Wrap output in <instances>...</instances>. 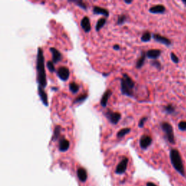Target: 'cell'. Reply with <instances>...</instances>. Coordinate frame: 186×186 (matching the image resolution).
<instances>
[{"mask_svg":"<svg viewBox=\"0 0 186 186\" xmlns=\"http://www.w3.org/2000/svg\"><path fill=\"white\" fill-rule=\"evenodd\" d=\"M146 57H148L150 59L156 60L159 56L162 55V51L160 50H156V49H153L150 50L145 53Z\"/></svg>","mask_w":186,"mask_h":186,"instance_id":"cell-11","label":"cell"},{"mask_svg":"<svg viewBox=\"0 0 186 186\" xmlns=\"http://www.w3.org/2000/svg\"><path fill=\"white\" fill-rule=\"evenodd\" d=\"M151 66H154V67L157 68L158 70L162 69V65H161V63L159 62V61L156 60H154L151 61Z\"/></svg>","mask_w":186,"mask_h":186,"instance_id":"cell-26","label":"cell"},{"mask_svg":"<svg viewBox=\"0 0 186 186\" xmlns=\"http://www.w3.org/2000/svg\"><path fill=\"white\" fill-rule=\"evenodd\" d=\"M178 128L181 131H186V122L185 121H181L178 124Z\"/></svg>","mask_w":186,"mask_h":186,"instance_id":"cell-27","label":"cell"},{"mask_svg":"<svg viewBox=\"0 0 186 186\" xmlns=\"http://www.w3.org/2000/svg\"><path fill=\"white\" fill-rule=\"evenodd\" d=\"M81 26H82L84 31L86 32V33H89L91 31V24H90V21L87 16L83 18L82 21H81Z\"/></svg>","mask_w":186,"mask_h":186,"instance_id":"cell-9","label":"cell"},{"mask_svg":"<svg viewBox=\"0 0 186 186\" xmlns=\"http://www.w3.org/2000/svg\"><path fill=\"white\" fill-rule=\"evenodd\" d=\"M182 3L186 5V0H182Z\"/></svg>","mask_w":186,"mask_h":186,"instance_id":"cell-33","label":"cell"},{"mask_svg":"<svg viewBox=\"0 0 186 186\" xmlns=\"http://www.w3.org/2000/svg\"><path fill=\"white\" fill-rule=\"evenodd\" d=\"M113 50H120V46L118 44H115V45H113Z\"/></svg>","mask_w":186,"mask_h":186,"instance_id":"cell-30","label":"cell"},{"mask_svg":"<svg viewBox=\"0 0 186 186\" xmlns=\"http://www.w3.org/2000/svg\"><path fill=\"white\" fill-rule=\"evenodd\" d=\"M69 89L71 90V92L72 93H77L79 92V86L77 83L75 82H71L69 84Z\"/></svg>","mask_w":186,"mask_h":186,"instance_id":"cell-22","label":"cell"},{"mask_svg":"<svg viewBox=\"0 0 186 186\" xmlns=\"http://www.w3.org/2000/svg\"><path fill=\"white\" fill-rule=\"evenodd\" d=\"M145 58H146L145 52H141V55H140V58H139L138 60H137V62H136V68H137L140 69V68H141L142 66H143L144 64H145Z\"/></svg>","mask_w":186,"mask_h":186,"instance_id":"cell-16","label":"cell"},{"mask_svg":"<svg viewBox=\"0 0 186 186\" xmlns=\"http://www.w3.org/2000/svg\"><path fill=\"white\" fill-rule=\"evenodd\" d=\"M70 146V142L68 140L66 139H63L60 141L59 144V149L61 151H66L69 148Z\"/></svg>","mask_w":186,"mask_h":186,"instance_id":"cell-15","label":"cell"},{"mask_svg":"<svg viewBox=\"0 0 186 186\" xmlns=\"http://www.w3.org/2000/svg\"><path fill=\"white\" fill-rule=\"evenodd\" d=\"M153 38L155 41H158V42L161 43V44H163L166 46H170L171 44V40H169V39L167 37H164L163 36L160 35L158 34H153Z\"/></svg>","mask_w":186,"mask_h":186,"instance_id":"cell-7","label":"cell"},{"mask_svg":"<svg viewBox=\"0 0 186 186\" xmlns=\"http://www.w3.org/2000/svg\"><path fill=\"white\" fill-rule=\"evenodd\" d=\"M111 95H112V91L111 90H108L105 92L100 100V105L102 107L106 108V106H107L108 101L109 100L110 97H111Z\"/></svg>","mask_w":186,"mask_h":186,"instance_id":"cell-10","label":"cell"},{"mask_svg":"<svg viewBox=\"0 0 186 186\" xmlns=\"http://www.w3.org/2000/svg\"><path fill=\"white\" fill-rule=\"evenodd\" d=\"M72 2L75 3L77 6H79V8L83 9V10H86V9H87V6H86V5L84 2H83L82 1H73V2Z\"/></svg>","mask_w":186,"mask_h":186,"instance_id":"cell-25","label":"cell"},{"mask_svg":"<svg viewBox=\"0 0 186 186\" xmlns=\"http://www.w3.org/2000/svg\"><path fill=\"white\" fill-rule=\"evenodd\" d=\"M127 17L126 15H121L118 17V19H117V25H123L124 23L126 22L127 21Z\"/></svg>","mask_w":186,"mask_h":186,"instance_id":"cell-24","label":"cell"},{"mask_svg":"<svg viewBox=\"0 0 186 186\" xmlns=\"http://www.w3.org/2000/svg\"><path fill=\"white\" fill-rule=\"evenodd\" d=\"M161 127H162V129L163 130L164 134H165L166 138H167L168 141L171 144H175V134L172 126L169 123L164 122L161 124Z\"/></svg>","mask_w":186,"mask_h":186,"instance_id":"cell-3","label":"cell"},{"mask_svg":"<svg viewBox=\"0 0 186 186\" xmlns=\"http://www.w3.org/2000/svg\"><path fill=\"white\" fill-rule=\"evenodd\" d=\"M169 156H170L171 163L175 169L180 175L184 176L185 175V171H184L183 163H182L180 152L177 149H171L170 151V153H169Z\"/></svg>","mask_w":186,"mask_h":186,"instance_id":"cell-2","label":"cell"},{"mask_svg":"<svg viewBox=\"0 0 186 186\" xmlns=\"http://www.w3.org/2000/svg\"><path fill=\"white\" fill-rule=\"evenodd\" d=\"M51 51L52 52V57H53V58H52V60H53V62L57 63L58 62L59 60H60L61 57H62L61 54L57 50H55V49L54 48L51 49Z\"/></svg>","mask_w":186,"mask_h":186,"instance_id":"cell-17","label":"cell"},{"mask_svg":"<svg viewBox=\"0 0 186 186\" xmlns=\"http://www.w3.org/2000/svg\"><path fill=\"white\" fill-rule=\"evenodd\" d=\"M146 186H157V185H155L153 182H147V184H146Z\"/></svg>","mask_w":186,"mask_h":186,"instance_id":"cell-31","label":"cell"},{"mask_svg":"<svg viewBox=\"0 0 186 186\" xmlns=\"http://www.w3.org/2000/svg\"><path fill=\"white\" fill-rule=\"evenodd\" d=\"M170 57L173 63H175V64H178L179 58L178 57V56L175 55L174 52H171V53L170 54Z\"/></svg>","mask_w":186,"mask_h":186,"instance_id":"cell-28","label":"cell"},{"mask_svg":"<svg viewBox=\"0 0 186 186\" xmlns=\"http://www.w3.org/2000/svg\"><path fill=\"white\" fill-rule=\"evenodd\" d=\"M148 120V117H142V118L140 119V122H139L138 124V127L140 128H142L144 127V125H145V123L146 122V121Z\"/></svg>","mask_w":186,"mask_h":186,"instance_id":"cell-29","label":"cell"},{"mask_svg":"<svg viewBox=\"0 0 186 186\" xmlns=\"http://www.w3.org/2000/svg\"><path fill=\"white\" fill-rule=\"evenodd\" d=\"M106 21H107L106 18H100L97 21L96 26H95V30H96V31H100L101 28L106 25Z\"/></svg>","mask_w":186,"mask_h":186,"instance_id":"cell-19","label":"cell"},{"mask_svg":"<svg viewBox=\"0 0 186 186\" xmlns=\"http://www.w3.org/2000/svg\"><path fill=\"white\" fill-rule=\"evenodd\" d=\"M164 111L167 114H173L175 112V107L172 104H168L164 107Z\"/></svg>","mask_w":186,"mask_h":186,"instance_id":"cell-20","label":"cell"},{"mask_svg":"<svg viewBox=\"0 0 186 186\" xmlns=\"http://www.w3.org/2000/svg\"><path fill=\"white\" fill-rule=\"evenodd\" d=\"M135 83L131 77H129L127 73L123 74L121 79V91L124 95L127 97H132L134 96V90Z\"/></svg>","mask_w":186,"mask_h":186,"instance_id":"cell-1","label":"cell"},{"mask_svg":"<svg viewBox=\"0 0 186 186\" xmlns=\"http://www.w3.org/2000/svg\"><path fill=\"white\" fill-rule=\"evenodd\" d=\"M151 37H152V34H151V32L145 31L142 34L141 37V41H143V42H147V41L151 40Z\"/></svg>","mask_w":186,"mask_h":186,"instance_id":"cell-21","label":"cell"},{"mask_svg":"<svg viewBox=\"0 0 186 186\" xmlns=\"http://www.w3.org/2000/svg\"><path fill=\"white\" fill-rule=\"evenodd\" d=\"M105 116H106L109 122L111 123L112 124H117L119 122L121 118H122V115L118 112H113L110 109H108L107 111L105 113Z\"/></svg>","mask_w":186,"mask_h":186,"instance_id":"cell-4","label":"cell"},{"mask_svg":"<svg viewBox=\"0 0 186 186\" xmlns=\"http://www.w3.org/2000/svg\"><path fill=\"white\" fill-rule=\"evenodd\" d=\"M57 75H58L60 79H62L63 81L68 80L70 76L69 69L66 67L59 68L58 71H57Z\"/></svg>","mask_w":186,"mask_h":186,"instance_id":"cell-8","label":"cell"},{"mask_svg":"<svg viewBox=\"0 0 186 186\" xmlns=\"http://www.w3.org/2000/svg\"><path fill=\"white\" fill-rule=\"evenodd\" d=\"M124 2L126 3V4H128V5H130L132 3V1H127V0H124Z\"/></svg>","mask_w":186,"mask_h":186,"instance_id":"cell-32","label":"cell"},{"mask_svg":"<svg viewBox=\"0 0 186 186\" xmlns=\"http://www.w3.org/2000/svg\"><path fill=\"white\" fill-rule=\"evenodd\" d=\"M88 97V95L87 94H83V95H80V96H79L78 97H77V98L75 99V100L73 101V103H82L84 102V100H86V98Z\"/></svg>","mask_w":186,"mask_h":186,"instance_id":"cell-23","label":"cell"},{"mask_svg":"<svg viewBox=\"0 0 186 186\" xmlns=\"http://www.w3.org/2000/svg\"><path fill=\"white\" fill-rule=\"evenodd\" d=\"M152 138L148 135H142L140 140V145L142 149H146L152 143Z\"/></svg>","mask_w":186,"mask_h":186,"instance_id":"cell-6","label":"cell"},{"mask_svg":"<svg viewBox=\"0 0 186 186\" xmlns=\"http://www.w3.org/2000/svg\"><path fill=\"white\" fill-rule=\"evenodd\" d=\"M131 132V129L129 127L123 128V129H120L118 132H117V138H122L123 137H124L125 135L129 134Z\"/></svg>","mask_w":186,"mask_h":186,"instance_id":"cell-18","label":"cell"},{"mask_svg":"<svg viewBox=\"0 0 186 186\" xmlns=\"http://www.w3.org/2000/svg\"><path fill=\"white\" fill-rule=\"evenodd\" d=\"M166 11V8L164 5H157L155 6L151 7L149 9V12L153 14H162L164 13Z\"/></svg>","mask_w":186,"mask_h":186,"instance_id":"cell-12","label":"cell"},{"mask_svg":"<svg viewBox=\"0 0 186 186\" xmlns=\"http://www.w3.org/2000/svg\"><path fill=\"white\" fill-rule=\"evenodd\" d=\"M128 162H129V159H128L127 158H123V159L120 162V163H119L118 164V166L116 167V173L120 175L125 172V171L127 170Z\"/></svg>","mask_w":186,"mask_h":186,"instance_id":"cell-5","label":"cell"},{"mask_svg":"<svg viewBox=\"0 0 186 186\" xmlns=\"http://www.w3.org/2000/svg\"><path fill=\"white\" fill-rule=\"evenodd\" d=\"M77 175L79 180L82 182H85L87 179V172L84 168H79L77 171Z\"/></svg>","mask_w":186,"mask_h":186,"instance_id":"cell-14","label":"cell"},{"mask_svg":"<svg viewBox=\"0 0 186 186\" xmlns=\"http://www.w3.org/2000/svg\"><path fill=\"white\" fill-rule=\"evenodd\" d=\"M93 11L95 15H102L106 18H108V16H109V12H108V10H106V9L100 8V7L94 6Z\"/></svg>","mask_w":186,"mask_h":186,"instance_id":"cell-13","label":"cell"}]
</instances>
